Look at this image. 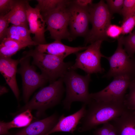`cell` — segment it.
Wrapping results in <instances>:
<instances>
[{
  "mask_svg": "<svg viewBox=\"0 0 135 135\" xmlns=\"http://www.w3.org/2000/svg\"><path fill=\"white\" fill-rule=\"evenodd\" d=\"M80 122V132L90 130L98 125L111 121L121 116L127 109L124 104L98 102L92 100Z\"/></svg>",
  "mask_w": 135,
  "mask_h": 135,
  "instance_id": "obj_1",
  "label": "cell"
},
{
  "mask_svg": "<svg viewBox=\"0 0 135 135\" xmlns=\"http://www.w3.org/2000/svg\"><path fill=\"white\" fill-rule=\"evenodd\" d=\"M24 56L32 58V64L38 66L50 84L62 78L73 64L60 57L40 52L36 49L24 52Z\"/></svg>",
  "mask_w": 135,
  "mask_h": 135,
  "instance_id": "obj_2",
  "label": "cell"
},
{
  "mask_svg": "<svg viewBox=\"0 0 135 135\" xmlns=\"http://www.w3.org/2000/svg\"><path fill=\"white\" fill-rule=\"evenodd\" d=\"M62 78L66 86V96L63 101L65 109L70 110L74 102H81L86 105L91 102L92 99L88 91L90 74L81 75L75 70L70 69Z\"/></svg>",
  "mask_w": 135,
  "mask_h": 135,
  "instance_id": "obj_3",
  "label": "cell"
},
{
  "mask_svg": "<svg viewBox=\"0 0 135 135\" xmlns=\"http://www.w3.org/2000/svg\"><path fill=\"white\" fill-rule=\"evenodd\" d=\"M62 78L50 84L36 93L32 99L22 108L19 113L29 110H37L36 116H40L47 109L59 104L64 91Z\"/></svg>",
  "mask_w": 135,
  "mask_h": 135,
  "instance_id": "obj_4",
  "label": "cell"
},
{
  "mask_svg": "<svg viewBox=\"0 0 135 135\" xmlns=\"http://www.w3.org/2000/svg\"><path fill=\"white\" fill-rule=\"evenodd\" d=\"M90 22L92 28L84 37L85 44H91L98 40H107L106 30L111 24L112 14L103 0L88 6Z\"/></svg>",
  "mask_w": 135,
  "mask_h": 135,
  "instance_id": "obj_5",
  "label": "cell"
},
{
  "mask_svg": "<svg viewBox=\"0 0 135 135\" xmlns=\"http://www.w3.org/2000/svg\"><path fill=\"white\" fill-rule=\"evenodd\" d=\"M114 78L112 82L104 89L90 94L91 98L98 102L124 104L126 90L133 77L125 74Z\"/></svg>",
  "mask_w": 135,
  "mask_h": 135,
  "instance_id": "obj_6",
  "label": "cell"
},
{
  "mask_svg": "<svg viewBox=\"0 0 135 135\" xmlns=\"http://www.w3.org/2000/svg\"><path fill=\"white\" fill-rule=\"evenodd\" d=\"M69 1L66 4L43 16L51 38L55 40H73L68 29Z\"/></svg>",
  "mask_w": 135,
  "mask_h": 135,
  "instance_id": "obj_7",
  "label": "cell"
},
{
  "mask_svg": "<svg viewBox=\"0 0 135 135\" xmlns=\"http://www.w3.org/2000/svg\"><path fill=\"white\" fill-rule=\"evenodd\" d=\"M102 42V40L95 42L88 46L85 51L75 54V62L70 69L75 70L80 68L87 74H90L103 73L104 70L102 67L100 62L101 58H104L105 56L101 53L100 51Z\"/></svg>",
  "mask_w": 135,
  "mask_h": 135,
  "instance_id": "obj_8",
  "label": "cell"
},
{
  "mask_svg": "<svg viewBox=\"0 0 135 135\" xmlns=\"http://www.w3.org/2000/svg\"><path fill=\"white\" fill-rule=\"evenodd\" d=\"M30 58L24 55L19 59L20 66L17 71L22 77L23 97L26 102H28L30 96L35 90L48 81L44 76L38 72L35 67L30 64Z\"/></svg>",
  "mask_w": 135,
  "mask_h": 135,
  "instance_id": "obj_9",
  "label": "cell"
},
{
  "mask_svg": "<svg viewBox=\"0 0 135 135\" xmlns=\"http://www.w3.org/2000/svg\"><path fill=\"white\" fill-rule=\"evenodd\" d=\"M122 37L121 36L118 38V46L114 54L110 56L104 57L109 62L110 68L107 72L103 76V78L109 79L125 74L133 76L132 60L123 48Z\"/></svg>",
  "mask_w": 135,
  "mask_h": 135,
  "instance_id": "obj_10",
  "label": "cell"
},
{
  "mask_svg": "<svg viewBox=\"0 0 135 135\" xmlns=\"http://www.w3.org/2000/svg\"><path fill=\"white\" fill-rule=\"evenodd\" d=\"M88 6L82 7L75 4L72 0H70L68 5L69 28L73 39L78 36L85 37L89 31L90 14Z\"/></svg>",
  "mask_w": 135,
  "mask_h": 135,
  "instance_id": "obj_11",
  "label": "cell"
},
{
  "mask_svg": "<svg viewBox=\"0 0 135 135\" xmlns=\"http://www.w3.org/2000/svg\"><path fill=\"white\" fill-rule=\"evenodd\" d=\"M27 19L31 33L34 34L33 40L38 44H46L44 36L45 21L40 10L31 6L28 2L26 10Z\"/></svg>",
  "mask_w": 135,
  "mask_h": 135,
  "instance_id": "obj_12",
  "label": "cell"
},
{
  "mask_svg": "<svg viewBox=\"0 0 135 135\" xmlns=\"http://www.w3.org/2000/svg\"><path fill=\"white\" fill-rule=\"evenodd\" d=\"M18 64L19 60L14 59L11 57L0 56V72L18 100L20 93L16 76Z\"/></svg>",
  "mask_w": 135,
  "mask_h": 135,
  "instance_id": "obj_13",
  "label": "cell"
},
{
  "mask_svg": "<svg viewBox=\"0 0 135 135\" xmlns=\"http://www.w3.org/2000/svg\"><path fill=\"white\" fill-rule=\"evenodd\" d=\"M84 104L78 111L71 115L65 116L64 114L60 117L58 121L54 128L46 135L56 132H68L73 133L78 124L84 117L86 109Z\"/></svg>",
  "mask_w": 135,
  "mask_h": 135,
  "instance_id": "obj_14",
  "label": "cell"
},
{
  "mask_svg": "<svg viewBox=\"0 0 135 135\" xmlns=\"http://www.w3.org/2000/svg\"><path fill=\"white\" fill-rule=\"evenodd\" d=\"M57 114L30 124L14 135H46L55 126L59 119Z\"/></svg>",
  "mask_w": 135,
  "mask_h": 135,
  "instance_id": "obj_15",
  "label": "cell"
},
{
  "mask_svg": "<svg viewBox=\"0 0 135 135\" xmlns=\"http://www.w3.org/2000/svg\"><path fill=\"white\" fill-rule=\"evenodd\" d=\"M88 47V46H70L64 44L61 41L55 40L51 43L39 44L35 49L40 52L57 56L64 59L71 54L86 50Z\"/></svg>",
  "mask_w": 135,
  "mask_h": 135,
  "instance_id": "obj_16",
  "label": "cell"
},
{
  "mask_svg": "<svg viewBox=\"0 0 135 135\" xmlns=\"http://www.w3.org/2000/svg\"><path fill=\"white\" fill-rule=\"evenodd\" d=\"M117 135H135V112L127 109L120 116L111 121Z\"/></svg>",
  "mask_w": 135,
  "mask_h": 135,
  "instance_id": "obj_17",
  "label": "cell"
},
{
  "mask_svg": "<svg viewBox=\"0 0 135 135\" xmlns=\"http://www.w3.org/2000/svg\"><path fill=\"white\" fill-rule=\"evenodd\" d=\"M28 2V0H16L12 9L5 15L10 23L28 27L26 12Z\"/></svg>",
  "mask_w": 135,
  "mask_h": 135,
  "instance_id": "obj_18",
  "label": "cell"
},
{
  "mask_svg": "<svg viewBox=\"0 0 135 135\" xmlns=\"http://www.w3.org/2000/svg\"><path fill=\"white\" fill-rule=\"evenodd\" d=\"M31 110H27L16 116L12 121L5 122H0V135H9L8 130L13 128H20L28 125L32 120L33 116Z\"/></svg>",
  "mask_w": 135,
  "mask_h": 135,
  "instance_id": "obj_19",
  "label": "cell"
},
{
  "mask_svg": "<svg viewBox=\"0 0 135 135\" xmlns=\"http://www.w3.org/2000/svg\"><path fill=\"white\" fill-rule=\"evenodd\" d=\"M30 34L28 27L12 25L8 27L3 38H9L18 42L37 46L38 44L31 38Z\"/></svg>",
  "mask_w": 135,
  "mask_h": 135,
  "instance_id": "obj_20",
  "label": "cell"
},
{
  "mask_svg": "<svg viewBox=\"0 0 135 135\" xmlns=\"http://www.w3.org/2000/svg\"><path fill=\"white\" fill-rule=\"evenodd\" d=\"M34 46L36 45L4 38L0 41V56L11 57L21 50L28 46Z\"/></svg>",
  "mask_w": 135,
  "mask_h": 135,
  "instance_id": "obj_21",
  "label": "cell"
},
{
  "mask_svg": "<svg viewBox=\"0 0 135 135\" xmlns=\"http://www.w3.org/2000/svg\"><path fill=\"white\" fill-rule=\"evenodd\" d=\"M35 8L40 10L42 16L66 4L69 0H37Z\"/></svg>",
  "mask_w": 135,
  "mask_h": 135,
  "instance_id": "obj_22",
  "label": "cell"
},
{
  "mask_svg": "<svg viewBox=\"0 0 135 135\" xmlns=\"http://www.w3.org/2000/svg\"><path fill=\"white\" fill-rule=\"evenodd\" d=\"M122 42L130 58H133L135 54V30L126 36H122Z\"/></svg>",
  "mask_w": 135,
  "mask_h": 135,
  "instance_id": "obj_23",
  "label": "cell"
},
{
  "mask_svg": "<svg viewBox=\"0 0 135 135\" xmlns=\"http://www.w3.org/2000/svg\"><path fill=\"white\" fill-rule=\"evenodd\" d=\"M128 88L129 92L125 95L124 104L127 109L135 111V77L131 80Z\"/></svg>",
  "mask_w": 135,
  "mask_h": 135,
  "instance_id": "obj_24",
  "label": "cell"
},
{
  "mask_svg": "<svg viewBox=\"0 0 135 135\" xmlns=\"http://www.w3.org/2000/svg\"><path fill=\"white\" fill-rule=\"evenodd\" d=\"M135 14V0H124L120 14L123 16L122 22Z\"/></svg>",
  "mask_w": 135,
  "mask_h": 135,
  "instance_id": "obj_25",
  "label": "cell"
},
{
  "mask_svg": "<svg viewBox=\"0 0 135 135\" xmlns=\"http://www.w3.org/2000/svg\"><path fill=\"white\" fill-rule=\"evenodd\" d=\"M93 135H117L116 130L110 122L103 124L102 126L96 129L94 132Z\"/></svg>",
  "mask_w": 135,
  "mask_h": 135,
  "instance_id": "obj_26",
  "label": "cell"
},
{
  "mask_svg": "<svg viewBox=\"0 0 135 135\" xmlns=\"http://www.w3.org/2000/svg\"><path fill=\"white\" fill-rule=\"evenodd\" d=\"M124 1V0H106V4L112 14L116 13L120 14L123 7Z\"/></svg>",
  "mask_w": 135,
  "mask_h": 135,
  "instance_id": "obj_27",
  "label": "cell"
},
{
  "mask_svg": "<svg viewBox=\"0 0 135 135\" xmlns=\"http://www.w3.org/2000/svg\"><path fill=\"white\" fill-rule=\"evenodd\" d=\"M122 22L121 26L122 34H126L131 33L135 26V14Z\"/></svg>",
  "mask_w": 135,
  "mask_h": 135,
  "instance_id": "obj_28",
  "label": "cell"
},
{
  "mask_svg": "<svg viewBox=\"0 0 135 135\" xmlns=\"http://www.w3.org/2000/svg\"><path fill=\"white\" fill-rule=\"evenodd\" d=\"M16 0H0V16L8 14L13 8Z\"/></svg>",
  "mask_w": 135,
  "mask_h": 135,
  "instance_id": "obj_29",
  "label": "cell"
},
{
  "mask_svg": "<svg viewBox=\"0 0 135 135\" xmlns=\"http://www.w3.org/2000/svg\"><path fill=\"white\" fill-rule=\"evenodd\" d=\"M122 33L121 27L114 24H110L106 32L107 36L113 38H118Z\"/></svg>",
  "mask_w": 135,
  "mask_h": 135,
  "instance_id": "obj_30",
  "label": "cell"
},
{
  "mask_svg": "<svg viewBox=\"0 0 135 135\" xmlns=\"http://www.w3.org/2000/svg\"><path fill=\"white\" fill-rule=\"evenodd\" d=\"M10 23L6 15L0 16V40L4 38V34L8 28Z\"/></svg>",
  "mask_w": 135,
  "mask_h": 135,
  "instance_id": "obj_31",
  "label": "cell"
},
{
  "mask_svg": "<svg viewBox=\"0 0 135 135\" xmlns=\"http://www.w3.org/2000/svg\"><path fill=\"white\" fill-rule=\"evenodd\" d=\"M72 1L77 5L84 7H88L93 3L92 0H74Z\"/></svg>",
  "mask_w": 135,
  "mask_h": 135,
  "instance_id": "obj_32",
  "label": "cell"
},
{
  "mask_svg": "<svg viewBox=\"0 0 135 135\" xmlns=\"http://www.w3.org/2000/svg\"><path fill=\"white\" fill-rule=\"evenodd\" d=\"M8 92V90L6 87L4 86H0V96Z\"/></svg>",
  "mask_w": 135,
  "mask_h": 135,
  "instance_id": "obj_33",
  "label": "cell"
},
{
  "mask_svg": "<svg viewBox=\"0 0 135 135\" xmlns=\"http://www.w3.org/2000/svg\"><path fill=\"white\" fill-rule=\"evenodd\" d=\"M133 64V76L134 77H135V58H132Z\"/></svg>",
  "mask_w": 135,
  "mask_h": 135,
  "instance_id": "obj_34",
  "label": "cell"
},
{
  "mask_svg": "<svg viewBox=\"0 0 135 135\" xmlns=\"http://www.w3.org/2000/svg\"><path fill=\"white\" fill-rule=\"evenodd\" d=\"M135 112V111H134Z\"/></svg>",
  "mask_w": 135,
  "mask_h": 135,
  "instance_id": "obj_35",
  "label": "cell"
}]
</instances>
